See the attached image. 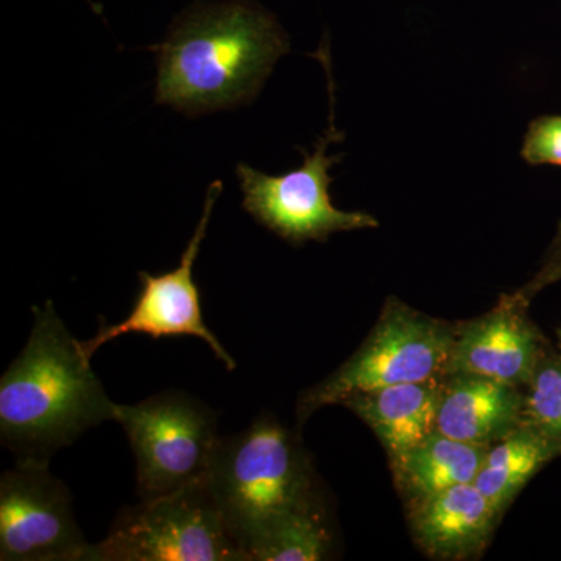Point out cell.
Listing matches in <instances>:
<instances>
[{"label": "cell", "instance_id": "obj_8", "mask_svg": "<svg viewBox=\"0 0 561 561\" xmlns=\"http://www.w3.org/2000/svg\"><path fill=\"white\" fill-rule=\"evenodd\" d=\"M68 486L49 468L18 467L0 478V560L90 561Z\"/></svg>", "mask_w": 561, "mask_h": 561}, {"label": "cell", "instance_id": "obj_7", "mask_svg": "<svg viewBox=\"0 0 561 561\" xmlns=\"http://www.w3.org/2000/svg\"><path fill=\"white\" fill-rule=\"evenodd\" d=\"M328 57L324 44L317 58L323 62L330 83V128L316 144L312 154L302 153L301 168L284 175H265L243 162L236 171L241 181L243 209L291 245L324 242L334 232L379 227V221L370 214L348 213L335 208L332 203L330 169L342 160V154L330 157L327 150L332 142L343 139V133H339L334 125V81Z\"/></svg>", "mask_w": 561, "mask_h": 561}, {"label": "cell", "instance_id": "obj_10", "mask_svg": "<svg viewBox=\"0 0 561 561\" xmlns=\"http://www.w3.org/2000/svg\"><path fill=\"white\" fill-rule=\"evenodd\" d=\"M527 308L515 294L502 295L485 316L457 324L446 376L467 373L526 387L551 348Z\"/></svg>", "mask_w": 561, "mask_h": 561}, {"label": "cell", "instance_id": "obj_12", "mask_svg": "<svg viewBox=\"0 0 561 561\" xmlns=\"http://www.w3.org/2000/svg\"><path fill=\"white\" fill-rule=\"evenodd\" d=\"M522 387L485 376L448 375L437 415V432L454 440L491 446L523 424Z\"/></svg>", "mask_w": 561, "mask_h": 561}, {"label": "cell", "instance_id": "obj_15", "mask_svg": "<svg viewBox=\"0 0 561 561\" xmlns=\"http://www.w3.org/2000/svg\"><path fill=\"white\" fill-rule=\"evenodd\" d=\"M557 457H561L559 443L523 423L490 446L474 485L502 516L527 482Z\"/></svg>", "mask_w": 561, "mask_h": 561}, {"label": "cell", "instance_id": "obj_19", "mask_svg": "<svg viewBox=\"0 0 561 561\" xmlns=\"http://www.w3.org/2000/svg\"><path fill=\"white\" fill-rule=\"evenodd\" d=\"M559 280H561V220L559 221V227H557L556 238H553L551 245L546 251L540 271L535 273L534 278L526 286L516 290L515 295L522 298L523 301H526L527 305H530V301L542 289L551 286V284L559 283Z\"/></svg>", "mask_w": 561, "mask_h": 561}, {"label": "cell", "instance_id": "obj_11", "mask_svg": "<svg viewBox=\"0 0 561 561\" xmlns=\"http://www.w3.org/2000/svg\"><path fill=\"white\" fill-rule=\"evenodd\" d=\"M500 518L474 483H461L409 505V524L416 545L437 560L481 556Z\"/></svg>", "mask_w": 561, "mask_h": 561}, {"label": "cell", "instance_id": "obj_6", "mask_svg": "<svg viewBox=\"0 0 561 561\" xmlns=\"http://www.w3.org/2000/svg\"><path fill=\"white\" fill-rule=\"evenodd\" d=\"M136 457L140 500L164 496L205 481L220 442L217 413L184 391H162L138 404H117Z\"/></svg>", "mask_w": 561, "mask_h": 561}, {"label": "cell", "instance_id": "obj_5", "mask_svg": "<svg viewBox=\"0 0 561 561\" xmlns=\"http://www.w3.org/2000/svg\"><path fill=\"white\" fill-rule=\"evenodd\" d=\"M90 561H249L205 481L117 513Z\"/></svg>", "mask_w": 561, "mask_h": 561}, {"label": "cell", "instance_id": "obj_13", "mask_svg": "<svg viewBox=\"0 0 561 561\" xmlns=\"http://www.w3.org/2000/svg\"><path fill=\"white\" fill-rule=\"evenodd\" d=\"M443 379L362 391L342 404L375 432L389 460L394 461L437 431Z\"/></svg>", "mask_w": 561, "mask_h": 561}, {"label": "cell", "instance_id": "obj_1", "mask_svg": "<svg viewBox=\"0 0 561 561\" xmlns=\"http://www.w3.org/2000/svg\"><path fill=\"white\" fill-rule=\"evenodd\" d=\"M79 342L54 302L33 308L27 345L0 379V440L18 467L49 468L55 453L116 416Z\"/></svg>", "mask_w": 561, "mask_h": 561}, {"label": "cell", "instance_id": "obj_2", "mask_svg": "<svg viewBox=\"0 0 561 561\" xmlns=\"http://www.w3.org/2000/svg\"><path fill=\"white\" fill-rule=\"evenodd\" d=\"M157 102L187 116L253 102L289 39L253 0L192 7L158 46Z\"/></svg>", "mask_w": 561, "mask_h": 561}, {"label": "cell", "instance_id": "obj_3", "mask_svg": "<svg viewBox=\"0 0 561 561\" xmlns=\"http://www.w3.org/2000/svg\"><path fill=\"white\" fill-rule=\"evenodd\" d=\"M206 485L243 552L268 524L317 500L311 465L300 443L268 415L220 438Z\"/></svg>", "mask_w": 561, "mask_h": 561}, {"label": "cell", "instance_id": "obj_14", "mask_svg": "<svg viewBox=\"0 0 561 561\" xmlns=\"http://www.w3.org/2000/svg\"><path fill=\"white\" fill-rule=\"evenodd\" d=\"M489 449L432 432L411 451L390 461L394 483L408 505L461 483H474Z\"/></svg>", "mask_w": 561, "mask_h": 561}, {"label": "cell", "instance_id": "obj_16", "mask_svg": "<svg viewBox=\"0 0 561 561\" xmlns=\"http://www.w3.org/2000/svg\"><path fill=\"white\" fill-rule=\"evenodd\" d=\"M332 531L319 497L268 524L245 546L249 561H320L328 559Z\"/></svg>", "mask_w": 561, "mask_h": 561}, {"label": "cell", "instance_id": "obj_4", "mask_svg": "<svg viewBox=\"0 0 561 561\" xmlns=\"http://www.w3.org/2000/svg\"><path fill=\"white\" fill-rule=\"evenodd\" d=\"M456 330L390 297L360 348L339 370L301 394L298 421L302 424L319 409L342 404L362 391L445 378Z\"/></svg>", "mask_w": 561, "mask_h": 561}, {"label": "cell", "instance_id": "obj_18", "mask_svg": "<svg viewBox=\"0 0 561 561\" xmlns=\"http://www.w3.org/2000/svg\"><path fill=\"white\" fill-rule=\"evenodd\" d=\"M522 157L530 165L561 168V116H541L530 122Z\"/></svg>", "mask_w": 561, "mask_h": 561}, {"label": "cell", "instance_id": "obj_9", "mask_svg": "<svg viewBox=\"0 0 561 561\" xmlns=\"http://www.w3.org/2000/svg\"><path fill=\"white\" fill-rule=\"evenodd\" d=\"M221 190H224L221 181H214L206 192L201 220L186 250L181 254L179 267L161 275L139 272L138 300L128 317L116 324L101 320L98 334L90 341L79 342L81 353L88 360H92L95 351L101 346L125 334H147L151 339L191 335V337L202 339L228 371L234 370L236 360L203 320L201 289L194 279L195 261L201 253L202 243L208 232L210 216L216 202L219 201Z\"/></svg>", "mask_w": 561, "mask_h": 561}, {"label": "cell", "instance_id": "obj_17", "mask_svg": "<svg viewBox=\"0 0 561 561\" xmlns=\"http://www.w3.org/2000/svg\"><path fill=\"white\" fill-rule=\"evenodd\" d=\"M523 423L561 446V359L552 348L545 354L524 391Z\"/></svg>", "mask_w": 561, "mask_h": 561}, {"label": "cell", "instance_id": "obj_20", "mask_svg": "<svg viewBox=\"0 0 561 561\" xmlns=\"http://www.w3.org/2000/svg\"><path fill=\"white\" fill-rule=\"evenodd\" d=\"M557 335H559V356L561 359V330H559V332H557Z\"/></svg>", "mask_w": 561, "mask_h": 561}]
</instances>
